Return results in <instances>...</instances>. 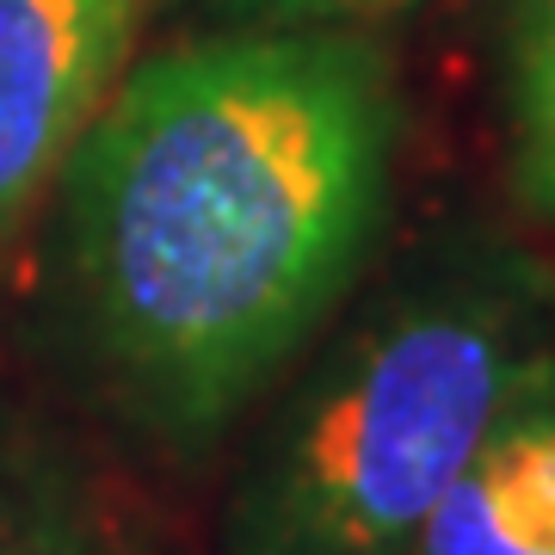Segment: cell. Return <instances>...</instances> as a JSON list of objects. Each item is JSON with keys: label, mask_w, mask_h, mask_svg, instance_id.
Wrapping results in <instances>:
<instances>
[{"label": "cell", "mask_w": 555, "mask_h": 555, "mask_svg": "<svg viewBox=\"0 0 555 555\" xmlns=\"http://www.w3.org/2000/svg\"><path fill=\"white\" fill-rule=\"evenodd\" d=\"M401 87L371 31H198L130 62L62 167V302L105 408L217 451L389 222Z\"/></svg>", "instance_id": "1"}, {"label": "cell", "mask_w": 555, "mask_h": 555, "mask_svg": "<svg viewBox=\"0 0 555 555\" xmlns=\"http://www.w3.org/2000/svg\"><path fill=\"white\" fill-rule=\"evenodd\" d=\"M500 100L513 192L531 217L555 222V0H513Z\"/></svg>", "instance_id": "6"}, {"label": "cell", "mask_w": 555, "mask_h": 555, "mask_svg": "<svg viewBox=\"0 0 555 555\" xmlns=\"http://www.w3.org/2000/svg\"><path fill=\"white\" fill-rule=\"evenodd\" d=\"M0 555H124L93 476L13 408H0Z\"/></svg>", "instance_id": "5"}, {"label": "cell", "mask_w": 555, "mask_h": 555, "mask_svg": "<svg viewBox=\"0 0 555 555\" xmlns=\"http://www.w3.org/2000/svg\"><path fill=\"white\" fill-rule=\"evenodd\" d=\"M142 0H0V247L130 68Z\"/></svg>", "instance_id": "3"}, {"label": "cell", "mask_w": 555, "mask_h": 555, "mask_svg": "<svg viewBox=\"0 0 555 555\" xmlns=\"http://www.w3.org/2000/svg\"><path fill=\"white\" fill-rule=\"evenodd\" d=\"M550 327H555V309H550ZM550 346H555V339H550Z\"/></svg>", "instance_id": "8"}, {"label": "cell", "mask_w": 555, "mask_h": 555, "mask_svg": "<svg viewBox=\"0 0 555 555\" xmlns=\"http://www.w3.org/2000/svg\"><path fill=\"white\" fill-rule=\"evenodd\" d=\"M210 31H371L420 0H204Z\"/></svg>", "instance_id": "7"}, {"label": "cell", "mask_w": 555, "mask_h": 555, "mask_svg": "<svg viewBox=\"0 0 555 555\" xmlns=\"http://www.w3.org/2000/svg\"><path fill=\"white\" fill-rule=\"evenodd\" d=\"M543 352V291L513 254L488 241L426 254L272 389L222 506V555H414Z\"/></svg>", "instance_id": "2"}, {"label": "cell", "mask_w": 555, "mask_h": 555, "mask_svg": "<svg viewBox=\"0 0 555 555\" xmlns=\"http://www.w3.org/2000/svg\"><path fill=\"white\" fill-rule=\"evenodd\" d=\"M414 555H555V346L500 401Z\"/></svg>", "instance_id": "4"}]
</instances>
